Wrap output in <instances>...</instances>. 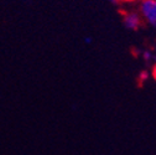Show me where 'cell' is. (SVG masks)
<instances>
[{
	"label": "cell",
	"mask_w": 156,
	"mask_h": 155,
	"mask_svg": "<svg viewBox=\"0 0 156 155\" xmlns=\"http://www.w3.org/2000/svg\"><path fill=\"white\" fill-rule=\"evenodd\" d=\"M139 14L141 15L143 20L152 26H156V0H141Z\"/></svg>",
	"instance_id": "cell-1"
},
{
	"label": "cell",
	"mask_w": 156,
	"mask_h": 155,
	"mask_svg": "<svg viewBox=\"0 0 156 155\" xmlns=\"http://www.w3.org/2000/svg\"><path fill=\"white\" fill-rule=\"evenodd\" d=\"M123 21L126 29L130 30H138L141 24H143V17L139 13L135 11H130V13H125L123 16Z\"/></svg>",
	"instance_id": "cell-2"
},
{
	"label": "cell",
	"mask_w": 156,
	"mask_h": 155,
	"mask_svg": "<svg viewBox=\"0 0 156 155\" xmlns=\"http://www.w3.org/2000/svg\"><path fill=\"white\" fill-rule=\"evenodd\" d=\"M143 57H144V60L146 61V62H150V61H152L154 60V53H152V51L151 50H145L144 52H143Z\"/></svg>",
	"instance_id": "cell-3"
},
{
	"label": "cell",
	"mask_w": 156,
	"mask_h": 155,
	"mask_svg": "<svg viewBox=\"0 0 156 155\" xmlns=\"http://www.w3.org/2000/svg\"><path fill=\"white\" fill-rule=\"evenodd\" d=\"M146 78H147V72H141L140 76H139V80L143 82V81H145Z\"/></svg>",
	"instance_id": "cell-4"
},
{
	"label": "cell",
	"mask_w": 156,
	"mask_h": 155,
	"mask_svg": "<svg viewBox=\"0 0 156 155\" xmlns=\"http://www.w3.org/2000/svg\"><path fill=\"white\" fill-rule=\"evenodd\" d=\"M151 74H152V77H154V80L156 81V63L152 66V70H151Z\"/></svg>",
	"instance_id": "cell-5"
},
{
	"label": "cell",
	"mask_w": 156,
	"mask_h": 155,
	"mask_svg": "<svg viewBox=\"0 0 156 155\" xmlns=\"http://www.w3.org/2000/svg\"><path fill=\"white\" fill-rule=\"evenodd\" d=\"M122 3H140L141 0H119Z\"/></svg>",
	"instance_id": "cell-6"
},
{
	"label": "cell",
	"mask_w": 156,
	"mask_h": 155,
	"mask_svg": "<svg viewBox=\"0 0 156 155\" xmlns=\"http://www.w3.org/2000/svg\"><path fill=\"white\" fill-rule=\"evenodd\" d=\"M110 2H112V3H118L119 0H110Z\"/></svg>",
	"instance_id": "cell-7"
}]
</instances>
